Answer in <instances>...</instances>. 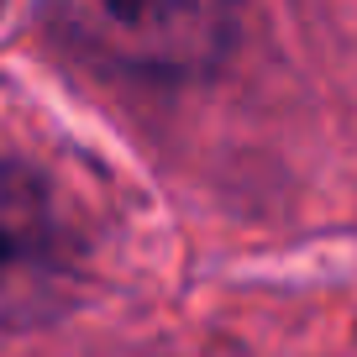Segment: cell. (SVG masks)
I'll return each mask as SVG.
<instances>
[{
  "mask_svg": "<svg viewBox=\"0 0 357 357\" xmlns=\"http://www.w3.org/2000/svg\"><path fill=\"white\" fill-rule=\"evenodd\" d=\"M58 32L105 68L205 74L231 43V0H47Z\"/></svg>",
  "mask_w": 357,
  "mask_h": 357,
  "instance_id": "6da1fadb",
  "label": "cell"
},
{
  "mask_svg": "<svg viewBox=\"0 0 357 357\" xmlns=\"http://www.w3.org/2000/svg\"><path fill=\"white\" fill-rule=\"evenodd\" d=\"M68 247L58 211L26 168L0 163V326H22L58 305Z\"/></svg>",
  "mask_w": 357,
  "mask_h": 357,
  "instance_id": "7a4b0ae2",
  "label": "cell"
}]
</instances>
